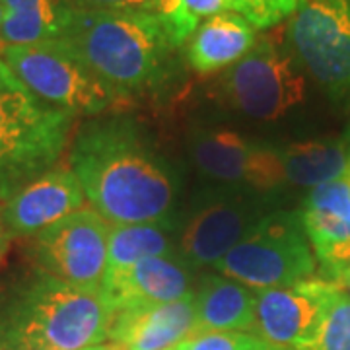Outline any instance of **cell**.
I'll use <instances>...</instances> for the list:
<instances>
[{"label": "cell", "mask_w": 350, "mask_h": 350, "mask_svg": "<svg viewBox=\"0 0 350 350\" xmlns=\"http://www.w3.org/2000/svg\"><path fill=\"white\" fill-rule=\"evenodd\" d=\"M70 170L109 224H162L174 208V177L126 121L84 126L70 150Z\"/></svg>", "instance_id": "1"}, {"label": "cell", "mask_w": 350, "mask_h": 350, "mask_svg": "<svg viewBox=\"0 0 350 350\" xmlns=\"http://www.w3.org/2000/svg\"><path fill=\"white\" fill-rule=\"evenodd\" d=\"M115 308L101 290L70 286L43 271L0 298V350H88L109 338Z\"/></svg>", "instance_id": "2"}, {"label": "cell", "mask_w": 350, "mask_h": 350, "mask_svg": "<svg viewBox=\"0 0 350 350\" xmlns=\"http://www.w3.org/2000/svg\"><path fill=\"white\" fill-rule=\"evenodd\" d=\"M63 41L119 98L156 86L175 49L156 14L125 10L78 8Z\"/></svg>", "instance_id": "3"}, {"label": "cell", "mask_w": 350, "mask_h": 350, "mask_svg": "<svg viewBox=\"0 0 350 350\" xmlns=\"http://www.w3.org/2000/svg\"><path fill=\"white\" fill-rule=\"evenodd\" d=\"M72 121V113L25 88L0 55V204L57 165Z\"/></svg>", "instance_id": "4"}, {"label": "cell", "mask_w": 350, "mask_h": 350, "mask_svg": "<svg viewBox=\"0 0 350 350\" xmlns=\"http://www.w3.org/2000/svg\"><path fill=\"white\" fill-rule=\"evenodd\" d=\"M214 267L245 286L269 290L312 278L317 261L300 213H275L261 218Z\"/></svg>", "instance_id": "5"}, {"label": "cell", "mask_w": 350, "mask_h": 350, "mask_svg": "<svg viewBox=\"0 0 350 350\" xmlns=\"http://www.w3.org/2000/svg\"><path fill=\"white\" fill-rule=\"evenodd\" d=\"M0 55L39 100L72 115L101 113L119 100L111 88L103 84L63 39L2 47Z\"/></svg>", "instance_id": "6"}, {"label": "cell", "mask_w": 350, "mask_h": 350, "mask_svg": "<svg viewBox=\"0 0 350 350\" xmlns=\"http://www.w3.org/2000/svg\"><path fill=\"white\" fill-rule=\"evenodd\" d=\"M290 55L335 101H350V0H304L288 25Z\"/></svg>", "instance_id": "7"}, {"label": "cell", "mask_w": 350, "mask_h": 350, "mask_svg": "<svg viewBox=\"0 0 350 350\" xmlns=\"http://www.w3.org/2000/svg\"><path fill=\"white\" fill-rule=\"evenodd\" d=\"M222 90L238 111L271 121L304 100L306 82L294 57L265 36L255 41L243 59L228 68Z\"/></svg>", "instance_id": "8"}, {"label": "cell", "mask_w": 350, "mask_h": 350, "mask_svg": "<svg viewBox=\"0 0 350 350\" xmlns=\"http://www.w3.org/2000/svg\"><path fill=\"white\" fill-rule=\"evenodd\" d=\"M109 224L94 208L59 220L33 236L36 269L70 286L101 290L107 276Z\"/></svg>", "instance_id": "9"}, {"label": "cell", "mask_w": 350, "mask_h": 350, "mask_svg": "<svg viewBox=\"0 0 350 350\" xmlns=\"http://www.w3.org/2000/svg\"><path fill=\"white\" fill-rule=\"evenodd\" d=\"M340 292L342 288L323 278L259 290L253 331L273 350H306Z\"/></svg>", "instance_id": "10"}, {"label": "cell", "mask_w": 350, "mask_h": 350, "mask_svg": "<svg viewBox=\"0 0 350 350\" xmlns=\"http://www.w3.org/2000/svg\"><path fill=\"white\" fill-rule=\"evenodd\" d=\"M300 220L312 243L323 280L347 284L350 278V179L312 189L304 199Z\"/></svg>", "instance_id": "11"}, {"label": "cell", "mask_w": 350, "mask_h": 350, "mask_svg": "<svg viewBox=\"0 0 350 350\" xmlns=\"http://www.w3.org/2000/svg\"><path fill=\"white\" fill-rule=\"evenodd\" d=\"M193 160L208 177L271 191L286 183L280 150L250 142L234 131H206L193 142Z\"/></svg>", "instance_id": "12"}, {"label": "cell", "mask_w": 350, "mask_h": 350, "mask_svg": "<svg viewBox=\"0 0 350 350\" xmlns=\"http://www.w3.org/2000/svg\"><path fill=\"white\" fill-rule=\"evenodd\" d=\"M84 200L86 197L75 172L55 165L4 200L2 214L12 236L33 238L45 228L82 211Z\"/></svg>", "instance_id": "13"}, {"label": "cell", "mask_w": 350, "mask_h": 350, "mask_svg": "<svg viewBox=\"0 0 350 350\" xmlns=\"http://www.w3.org/2000/svg\"><path fill=\"white\" fill-rule=\"evenodd\" d=\"M197 331L195 296L170 304H138L115 313L109 340L121 350H175Z\"/></svg>", "instance_id": "14"}, {"label": "cell", "mask_w": 350, "mask_h": 350, "mask_svg": "<svg viewBox=\"0 0 350 350\" xmlns=\"http://www.w3.org/2000/svg\"><path fill=\"white\" fill-rule=\"evenodd\" d=\"M261 220V218H259ZM257 214L245 202L214 200L191 216L181 234V255L191 265L222 261L257 226Z\"/></svg>", "instance_id": "15"}, {"label": "cell", "mask_w": 350, "mask_h": 350, "mask_svg": "<svg viewBox=\"0 0 350 350\" xmlns=\"http://www.w3.org/2000/svg\"><path fill=\"white\" fill-rule=\"evenodd\" d=\"M191 271L179 257H150L117 275H107L101 292L115 313L138 304H170L193 296Z\"/></svg>", "instance_id": "16"}, {"label": "cell", "mask_w": 350, "mask_h": 350, "mask_svg": "<svg viewBox=\"0 0 350 350\" xmlns=\"http://www.w3.org/2000/svg\"><path fill=\"white\" fill-rule=\"evenodd\" d=\"M0 49L63 39L78 12L76 0H0Z\"/></svg>", "instance_id": "17"}, {"label": "cell", "mask_w": 350, "mask_h": 350, "mask_svg": "<svg viewBox=\"0 0 350 350\" xmlns=\"http://www.w3.org/2000/svg\"><path fill=\"white\" fill-rule=\"evenodd\" d=\"M255 27L234 12L208 18L195 31L187 47V61L199 75H213L230 68L255 45Z\"/></svg>", "instance_id": "18"}, {"label": "cell", "mask_w": 350, "mask_h": 350, "mask_svg": "<svg viewBox=\"0 0 350 350\" xmlns=\"http://www.w3.org/2000/svg\"><path fill=\"white\" fill-rule=\"evenodd\" d=\"M257 292L228 276L208 275L195 294L197 331H253Z\"/></svg>", "instance_id": "19"}, {"label": "cell", "mask_w": 350, "mask_h": 350, "mask_svg": "<svg viewBox=\"0 0 350 350\" xmlns=\"http://www.w3.org/2000/svg\"><path fill=\"white\" fill-rule=\"evenodd\" d=\"M286 183L315 189L350 175V142L312 140L280 150Z\"/></svg>", "instance_id": "20"}, {"label": "cell", "mask_w": 350, "mask_h": 350, "mask_svg": "<svg viewBox=\"0 0 350 350\" xmlns=\"http://www.w3.org/2000/svg\"><path fill=\"white\" fill-rule=\"evenodd\" d=\"M174 255V239L162 224H111L107 275L131 269L142 259Z\"/></svg>", "instance_id": "21"}, {"label": "cell", "mask_w": 350, "mask_h": 350, "mask_svg": "<svg viewBox=\"0 0 350 350\" xmlns=\"http://www.w3.org/2000/svg\"><path fill=\"white\" fill-rule=\"evenodd\" d=\"M304 0H228V8L247 20L255 29H269L292 18Z\"/></svg>", "instance_id": "22"}, {"label": "cell", "mask_w": 350, "mask_h": 350, "mask_svg": "<svg viewBox=\"0 0 350 350\" xmlns=\"http://www.w3.org/2000/svg\"><path fill=\"white\" fill-rule=\"evenodd\" d=\"M306 350H350V296L345 290L327 312L317 338Z\"/></svg>", "instance_id": "23"}, {"label": "cell", "mask_w": 350, "mask_h": 350, "mask_svg": "<svg viewBox=\"0 0 350 350\" xmlns=\"http://www.w3.org/2000/svg\"><path fill=\"white\" fill-rule=\"evenodd\" d=\"M175 350H273L257 335L238 331H208L195 333Z\"/></svg>", "instance_id": "24"}, {"label": "cell", "mask_w": 350, "mask_h": 350, "mask_svg": "<svg viewBox=\"0 0 350 350\" xmlns=\"http://www.w3.org/2000/svg\"><path fill=\"white\" fill-rule=\"evenodd\" d=\"M181 8L189 31L195 33L199 29L200 20H208L228 10V0H181Z\"/></svg>", "instance_id": "25"}, {"label": "cell", "mask_w": 350, "mask_h": 350, "mask_svg": "<svg viewBox=\"0 0 350 350\" xmlns=\"http://www.w3.org/2000/svg\"><path fill=\"white\" fill-rule=\"evenodd\" d=\"M88 10H125V12H154V0H76Z\"/></svg>", "instance_id": "26"}, {"label": "cell", "mask_w": 350, "mask_h": 350, "mask_svg": "<svg viewBox=\"0 0 350 350\" xmlns=\"http://www.w3.org/2000/svg\"><path fill=\"white\" fill-rule=\"evenodd\" d=\"M10 239H12V234L8 230V226L4 222V214H2V204H0V265L4 261L6 253H8V247H10Z\"/></svg>", "instance_id": "27"}, {"label": "cell", "mask_w": 350, "mask_h": 350, "mask_svg": "<svg viewBox=\"0 0 350 350\" xmlns=\"http://www.w3.org/2000/svg\"><path fill=\"white\" fill-rule=\"evenodd\" d=\"M92 350H121V349H119V347H115V345H107V347L100 345V347H94Z\"/></svg>", "instance_id": "28"}, {"label": "cell", "mask_w": 350, "mask_h": 350, "mask_svg": "<svg viewBox=\"0 0 350 350\" xmlns=\"http://www.w3.org/2000/svg\"><path fill=\"white\" fill-rule=\"evenodd\" d=\"M2 20H4V10H2V4H0V29H2Z\"/></svg>", "instance_id": "29"}, {"label": "cell", "mask_w": 350, "mask_h": 350, "mask_svg": "<svg viewBox=\"0 0 350 350\" xmlns=\"http://www.w3.org/2000/svg\"><path fill=\"white\" fill-rule=\"evenodd\" d=\"M347 286H349V288H350V278H349V282H347Z\"/></svg>", "instance_id": "30"}, {"label": "cell", "mask_w": 350, "mask_h": 350, "mask_svg": "<svg viewBox=\"0 0 350 350\" xmlns=\"http://www.w3.org/2000/svg\"><path fill=\"white\" fill-rule=\"evenodd\" d=\"M349 142H350V129H349Z\"/></svg>", "instance_id": "31"}, {"label": "cell", "mask_w": 350, "mask_h": 350, "mask_svg": "<svg viewBox=\"0 0 350 350\" xmlns=\"http://www.w3.org/2000/svg\"><path fill=\"white\" fill-rule=\"evenodd\" d=\"M156 2H158V0H154V4H156Z\"/></svg>", "instance_id": "32"}, {"label": "cell", "mask_w": 350, "mask_h": 350, "mask_svg": "<svg viewBox=\"0 0 350 350\" xmlns=\"http://www.w3.org/2000/svg\"><path fill=\"white\" fill-rule=\"evenodd\" d=\"M88 350H92V349H88Z\"/></svg>", "instance_id": "33"}]
</instances>
